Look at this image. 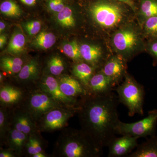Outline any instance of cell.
Segmentation results:
<instances>
[{"mask_svg": "<svg viewBox=\"0 0 157 157\" xmlns=\"http://www.w3.org/2000/svg\"><path fill=\"white\" fill-rule=\"evenodd\" d=\"M118 98L114 93L95 94L88 93L78 103V117L82 130L92 137L102 149L116 137L120 121Z\"/></svg>", "mask_w": 157, "mask_h": 157, "instance_id": "obj_1", "label": "cell"}, {"mask_svg": "<svg viewBox=\"0 0 157 157\" xmlns=\"http://www.w3.org/2000/svg\"><path fill=\"white\" fill-rule=\"evenodd\" d=\"M88 13L95 25L109 38L133 20L134 14L128 6L115 0H97L88 6Z\"/></svg>", "mask_w": 157, "mask_h": 157, "instance_id": "obj_2", "label": "cell"}, {"mask_svg": "<svg viewBox=\"0 0 157 157\" xmlns=\"http://www.w3.org/2000/svg\"><path fill=\"white\" fill-rule=\"evenodd\" d=\"M102 149L83 130L64 129L55 146L54 155L62 157H98Z\"/></svg>", "mask_w": 157, "mask_h": 157, "instance_id": "obj_3", "label": "cell"}, {"mask_svg": "<svg viewBox=\"0 0 157 157\" xmlns=\"http://www.w3.org/2000/svg\"><path fill=\"white\" fill-rule=\"evenodd\" d=\"M109 38L113 51L126 61L146 50L142 29L134 19L121 27Z\"/></svg>", "mask_w": 157, "mask_h": 157, "instance_id": "obj_4", "label": "cell"}, {"mask_svg": "<svg viewBox=\"0 0 157 157\" xmlns=\"http://www.w3.org/2000/svg\"><path fill=\"white\" fill-rule=\"evenodd\" d=\"M119 102L128 109V114L133 116L135 114L143 115L144 91L143 86L127 73L124 81L116 89Z\"/></svg>", "mask_w": 157, "mask_h": 157, "instance_id": "obj_5", "label": "cell"}, {"mask_svg": "<svg viewBox=\"0 0 157 157\" xmlns=\"http://www.w3.org/2000/svg\"><path fill=\"white\" fill-rule=\"evenodd\" d=\"M67 107L60 104L47 93L40 89L30 93L26 99L24 108L31 113L38 124L46 113L56 107Z\"/></svg>", "mask_w": 157, "mask_h": 157, "instance_id": "obj_6", "label": "cell"}, {"mask_svg": "<svg viewBox=\"0 0 157 157\" xmlns=\"http://www.w3.org/2000/svg\"><path fill=\"white\" fill-rule=\"evenodd\" d=\"M157 124V109L149 111L148 115L141 120L132 123L119 122L117 134L128 135L140 138L155 135Z\"/></svg>", "mask_w": 157, "mask_h": 157, "instance_id": "obj_7", "label": "cell"}, {"mask_svg": "<svg viewBox=\"0 0 157 157\" xmlns=\"http://www.w3.org/2000/svg\"><path fill=\"white\" fill-rule=\"evenodd\" d=\"M78 105L75 107H56L43 116L38 123L40 132H52L64 128L70 118L78 112Z\"/></svg>", "mask_w": 157, "mask_h": 157, "instance_id": "obj_8", "label": "cell"}, {"mask_svg": "<svg viewBox=\"0 0 157 157\" xmlns=\"http://www.w3.org/2000/svg\"><path fill=\"white\" fill-rule=\"evenodd\" d=\"M39 89L47 93L60 104L67 107L78 105L77 99L70 98L62 91L58 79L51 75H46L42 78L39 86Z\"/></svg>", "mask_w": 157, "mask_h": 157, "instance_id": "obj_9", "label": "cell"}, {"mask_svg": "<svg viewBox=\"0 0 157 157\" xmlns=\"http://www.w3.org/2000/svg\"><path fill=\"white\" fill-rule=\"evenodd\" d=\"M10 126L27 135L39 131L37 122L25 108H15L10 113Z\"/></svg>", "mask_w": 157, "mask_h": 157, "instance_id": "obj_10", "label": "cell"}, {"mask_svg": "<svg viewBox=\"0 0 157 157\" xmlns=\"http://www.w3.org/2000/svg\"><path fill=\"white\" fill-rule=\"evenodd\" d=\"M126 61L118 55L109 56L101 70L111 79L114 86L127 75Z\"/></svg>", "mask_w": 157, "mask_h": 157, "instance_id": "obj_11", "label": "cell"}, {"mask_svg": "<svg viewBox=\"0 0 157 157\" xmlns=\"http://www.w3.org/2000/svg\"><path fill=\"white\" fill-rule=\"evenodd\" d=\"M79 48L83 60L96 69L102 67L109 57L102 46L97 44L82 43Z\"/></svg>", "mask_w": 157, "mask_h": 157, "instance_id": "obj_12", "label": "cell"}, {"mask_svg": "<svg viewBox=\"0 0 157 157\" xmlns=\"http://www.w3.org/2000/svg\"><path fill=\"white\" fill-rule=\"evenodd\" d=\"M138 138L128 135L115 137L108 145V157H121L128 155L133 150L137 147Z\"/></svg>", "mask_w": 157, "mask_h": 157, "instance_id": "obj_13", "label": "cell"}, {"mask_svg": "<svg viewBox=\"0 0 157 157\" xmlns=\"http://www.w3.org/2000/svg\"><path fill=\"white\" fill-rule=\"evenodd\" d=\"M62 91L70 98H76L87 94L88 92L78 79L69 76H62L58 80Z\"/></svg>", "mask_w": 157, "mask_h": 157, "instance_id": "obj_14", "label": "cell"}, {"mask_svg": "<svg viewBox=\"0 0 157 157\" xmlns=\"http://www.w3.org/2000/svg\"><path fill=\"white\" fill-rule=\"evenodd\" d=\"M24 93L21 89L5 85L0 88V102L1 106L9 107L19 104L24 98Z\"/></svg>", "mask_w": 157, "mask_h": 157, "instance_id": "obj_15", "label": "cell"}, {"mask_svg": "<svg viewBox=\"0 0 157 157\" xmlns=\"http://www.w3.org/2000/svg\"><path fill=\"white\" fill-rule=\"evenodd\" d=\"M113 86L114 85L111 79L100 70L98 73H94L91 78L87 90L91 94H107L112 91Z\"/></svg>", "mask_w": 157, "mask_h": 157, "instance_id": "obj_16", "label": "cell"}, {"mask_svg": "<svg viewBox=\"0 0 157 157\" xmlns=\"http://www.w3.org/2000/svg\"><path fill=\"white\" fill-rule=\"evenodd\" d=\"M29 135L19 132L14 128L9 129L6 144L9 148L15 152L17 156L23 155Z\"/></svg>", "mask_w": 157, "mask_h": 157, "instance_id": "obj_17", "label": "cell"}, {"mask_svg": "<svg viewBox=\"0 0 157 157\" xmlns=\"http://www.w3.org/2000/svg\"><path fill=\"white\" fill-rule=\"evenodd\" d=\"M38 132L29 135L25 147L24 154L32 157L40 152H45L46 146L45 141Z\"/></svg>", "mask_w": 157, "mask_h": 157, "instance_id": "obj_18", "label": "cell"}, {"mask_svg": "<svg viewBox=\"0 0 157 157\" xmlns=\"http://www.w3.org/2000/svg\"><path fill=\"white\" fill-rule=\"evenodd\" d=\"M96 69L86 62H78L73 66L72 73L87 90L90 80Z\"/></svg>", "mask_w": 157, "mask_h": 157, "instance_id": "obj_19", "label": "cell"}, {"mask_svg": "<svg viewBox=\"0 0 157 157\" xmlns=\"http://www.w3.org/2000/svg\"><path fill=\"white\" fill-rule=\"evenodd\" d=\"M135 15L141 27L146 19L157 15V0H140Z\"/></svg>", "mask_w": 157, "mask_h": 157, "instance_id": "obj_20", "label": "cell"}, {"mask_svg": "<svg viewBox=\"0 0 157 157\" xmlns=\"http://www.w3.org/2000/svg\"><path fill=\"white\" fill-rule=\"evenodd\" d=\"M40 73V67L39 62L36 59H33L24 65L22 69L17 74V78L22 82H30L39 78Z\"/></svg>", "mask_w": 157, "mask_h": 157, "instance_id": "obj_21", "label": "cell"}, {"mask_svg": "<svg viewBox=\"0 0 157 157\" xmlns=\"http://www.w3.org/2000/svg\"><path fill=\"white\" fill-rule=\"evenodd\" d=\"M128 157H157V136H151L145 142L137 145L134 152Z\"/></svg>", "mask_w": 157, "mask_h": 157, "instance_id": "obj_22", "label": "cell"}, {"mask_svg": "<svg viewBox=\"0 0 157 157\" xmlns=\"http://www.w3.org/2000/svg\"><path fill=\"white\" fill-rule=\"evenodd\" d=\"M24 62L19 57L5 56L1 59V68L10 75L18 74L23 67Z\"/></svg>", "mask_w": 157, "mask_h": 157, "instance_id": "obj_23", "label": "cell"}, {"mask_svg": "<svg viewBox=\"0 0 157 157\" xmlns=\"http://www.w3.org/2000/svg\"><path fill=\"white\" fill-rule=\"evenodd\" d=\"M25 44V38L24 34L20 31H16L11 37L7 50L12 54L19 55L24 49Z\"/></svg>", "mask_w": 157, "mask_h": 157, "instance_id": "obj_24", "label": "cell"}, {"mask_svg": "<svg viewBox=\"0 0 157 157\" xmlns=\"http://www.w3.org/2000/svg\"><path fill=\"white\" fill-rule=\"evenodd\" d=\"M56 42V37L53 33L43 31L37 36L33 44L36 48L42 49L50 48Z\"/></svg>", "mask_w": 157, "mask_h": 157, "instance_id": "obj_25", "label": "cell"}, {"mask_svg": "<svg viewBox=\"0 0 157 157\" xmlns=\"http://www.w3.org/2000/svg\"><path fill=\"white\" fill-rule=\"evenodd\" d=\"M7 107L1 106L0 108V139L1 144L6 143L10 126V113Z\"/></svg>", "mask_w": 157, "mask_h": 157, "instance_id": "obj_26", "label": "cell"}, {"mask_svg": "<svg viewBox=\"0 0 157 157\" xmlns=\"http://www.w3.org/2000/svg\"><path fill=\"white\" fill-rule=\"evenodd\" d=\"M56 19L59 24L65 28L74 27L76 26V19L74 17L73 9L69 6L57 13Z\"/></svg>", "mask_w": 157, "mask_h": 157, "instance_id": "obj_27", "label": "cell"}, {"mask_svg": "<svg viewBox=\"0 0 157 157\" xmlns=\"http://www.w3.org/2000/svg\"><path fill=\"white\" fill-rule=\"evenodd\" d=\"M141 28L145 39L149 40L157 38V15L146 19Z\"/></svg>", "mask_w": 157, "mask_h": 157, "instance_id": "obj_28", "label": "cell"}, {"mask_svg": "<svg viewBox=\"0 0 157 157\" xmlns=\"http://www.w3.org/2000/svg\"><path fill=\"white\" fill-rule=\"evenodd\" d=\"M63 51L67 56L76 63L82 62L83 60L80 54L79 45L76 40L64 45Z\"/></svg>", "mask_w": 157, "mask_h": 157, "instance_id": "obj_29", "label": "cell"}, {"mask_svg": "<svg viewBox=\"0 0 157 157\" xmlns=\"http://www.w3.org/2000/svg\"><path fill=\"white\" fill-rule=\"evenodd\" d=\"M47 69L52 75L58 76L65 71V63L58 56L51 57L47 62Z\"/></svg>", "mask_w": 157, "mask_h": 157, "instance_id": "obj_30", "label": "cell"}, {"mask_svg": "<svg viewBox=\"0 0 157 157\" xmlns=\"http://www.w3.org/2000/svg\"><path fill=\"white\" fill-rule=\"evenodd\" d=\"M0 11L3 14L10 17H19L21 14L19 6L11 0H7L1 3Z\"/></svg>", "mask_w": 157, "mask_h": 157, "instance_id": "obj_31", "label": "cell"}, {"mask_svg": "<svg viewBox=\"0 0 157 157\" xmlns=\"http://www.w3.org/2000/svg\"><path fill=\"white\" fill-rule=\"evenodd\" d=\"M41 21L38 20L32 21L26 23L24 25L25 29L29 36L36 35L41 29Z\"/></svg>", "mask_w": 157, "mask_h": 157, "instance_id": "obj_32", "label": "cell"}, {"mask_svg": "<svg viewBox=\"0 0 157 157\" xmlns=\"http://www.w3.org/2000/svg\"><path fill=\"white\" fill-rule=\"evenodd\" d=\"M146 50L157 63V38L150 39L146 43Z\"/></svg>", "mask_w": 157, "mask_h": 157, "instance_id": "obj_33", "label": "cell"}, {"mask_svg": "<svg viewBox=\"0 0 157 157\" xmlns=\"http://www.w3.org/2000/svg\"><path fill=\"white\" fill-rule=\"evenodd\" d=\"M48 6L51 11L57 13L60 12L66 7L63 0H48Z\"/></svg>", "mask_w": 157, "mask_h": 157, "instance_id": "obj_34", "label": "cell"}, {"mask_svg": "<svg viewBox=\"0 0 157 157\" xmlns=\"http://www.w3.org/2000/svg\"><path fill=\"white\" fill-rule=\"evenodd\" d=\"M115 1L120 2L121 3H123L125 5H127V6H128L129 8L132 9V11H134L135 14L137 12V8L133 0H115Z\"/></svg>", "mask_w": 157, "mask_h": 157, "instance_id": "obj_35", "label": "cell"}, {"mask_svg": "<svg viewBox=\"0 0 157 157\" xmlns=\"http://www.w3.org/2000/svg\"><path fill=\"white\" fill-rule=\"evenodd\" d=\"M17 155L13 151L10 149L1 150L0 157H15Z\"/></svg>", "mask_w": 157, "mask_h": 157, "instance_id": "obj_36", "label": "cell"}, {"mask_svg": "<svg viewBox=\"0 0 157 157\" xmlns=\"http://www.w3.org/2000/svg\"><path fill=\"white\" fill-rule=\"evenodd\" d=\"M7 37L6 35H1L0 36V48H2L7 42Z\"/></svg>", "mask_w": 157, "mask_h": 157, "instance_id": "obj_37", "label": "cell"}, {"mask_svg": "<svg viewBox=\"0 0 157 157\" xmlns=\"http://www.w3.org/2000/svg\"><path fill=\"white\" fill-rule=\"evenodd\" d=\"M21 2L28 6H33L36 4V0H20Z\"/></svg>", "mask_w": 157, "mask_h": 157, "instance_id": "obj_38", "label": "cell"}, {"mask_svg": "<svg viewBox=\"0 0 157 157\" xmlns=\"http://www.w3.org/2000/svg\"><path fill=\"white\" fill-rule=\"evenodd\" d=\"M48 155L45 153V152H40L34 155L32 157H47Z\"/></svg>", "mask_w": 157, "mask_h": 157, "instance_id": "obj_39", "label": "cell"}, {"mask_svg": "<svg viewBox=\"0 0 157 157\" xmlns=\"http://www.w3.org/2000/svg\"><path fill=\"white\" fill-rule=\"evenodd\" d=\"M6 27V25L3 21H1L0 22V32L2 33L5 29Z\"/></svg>", "mask_w": 157, "mask_h": 157, "instance_id": "obj_40", "label": "cell"}, {"mask_svg": "<svg viewBox=\"0 0 157 157\" xmlns=\"http://www.w3.org/2000/svg\"><path fill=\"white\" fill-rule=\"evenodd\" d=\"M3 79H4V78H3L2 74V73H0V82H1V83L2 82Z\"/></svg>", "mask_w": 157, "mask_h": 157, "instance_id": "obj_41", "label": "cell"}]
</instances>
